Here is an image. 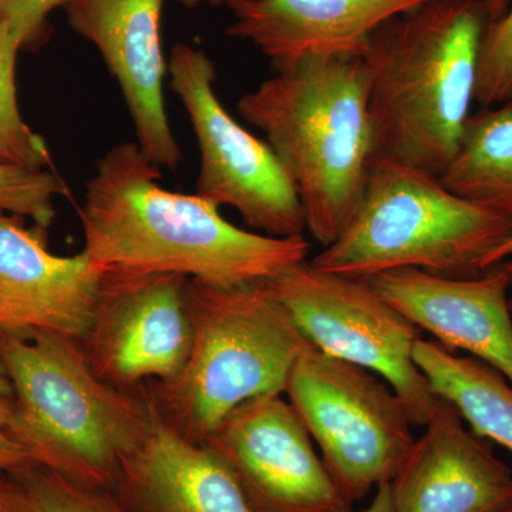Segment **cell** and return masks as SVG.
Here are the masks:
<instances>
[{
    "instance_id": "6da1fadb",
    "label": "cell",
    "mask_w": 512,
    "mask_h": 512,
    "mask_svg": "<svg viewBox=\"0 0 512 512\" xmlns=\"http://www.w3.org/2000/svg\"><path fill=\"white\" fill-rule=\"evenodd\" d=\"M137 143L111 147L79 210L84 249L103 272L177 274L218 286L269 281L303 261L311 242L239 228L200 195L164 190Z\"/></svg>"
},
{
    "instance_id": "7a4b0ae2",
    "label": "cell",
    "mask_w": 512,
    "mask_h": 512,
    "mask_svg": "<svg viewBox=\"0 0 512 512\" xmlns=\"http://www.w3.org/2000/svg\"><path fill=\"white\" fill-rule=\"evenodd\" d=\"M485 0H429L376 30L363 56L376 153L440 177L471 116Z\"/></svg>"
},
{
    "instance_id": "3957f363",
    "label": "cell",
    "mask_w": 512,
    "mask_h": 512,
    "mask_svg": "<svg viewBox=\"0 0 512 512\" xmlns=\"http://www.w3.org/2000/svg\"><path fill=\"white\" fill-rule=\"evenodd\" d=\"M239 116L265 134L291 177L306 231L323 248L355 214L376 153L360 57H312L244 94Z\"/></svg>"
},
{
    "instance_id": "277c9868",
    "label": "cell",
    "mask_w": 512,
    "mask_h": 512,
    "mask_svg": "<svg viewBox=\"0 0 512 512\" xmlns=\"http://www.w3.org/2000/svg\"><path fill=\"white\" fill-rule=\"evenodd\" d=\"M0 357L13 387L10 434L33 464L114 491L153 420L146 387L104 382L82 343L57 333L28 339L0 333Z\"/></svg>"
},
{
    "instance_id": "5b68a950",
    "label": "cell",
    "mask_w": 512,
    "mask_h": 512,
    "mask_svg": "<svg viewBox=\"0 0 512 512\" xmlns=\"http://www.w3.org/2000/svg\"><path fill=\"white\" fill-rule=\"evenodd\" d=\"M192 342L183 369L147 383L158 416L204 444L238 406L284 394L298 357L311 348L268 281L218 286L188 281Z\"/></svg>"
},
{
    "instance_id": "8992f818",
    "label": "cell",
    "mask_w": 512,
    "mask_h": 512,
    "mask_svg": "<svg viewBox=\"0 0 512 512\" xmlns=\"http://www.w3.org/2000/svg\"><path fill=\"white\" fill-rule=\"evenodd\" d=\"M512 237V220L448 190L437 175L373 154L355 214L311 259L315 268L356 279L397 269L470 278Z\"/></svg>"
},
{
    "instance_id": "52a82bcc",
    "label": "cell",
    "mask_w": 512,
    "mask_h": 512,
    "mask_svg": "<svg viewBox=\"0 0 512 512\" xmlns=\"http://www.w3.org/2000/svg\"><path fill=\"white\" fill-rule=\"evenodd\" d=\"M284 396L350 504L390 483L416 440L407 407L386 380L312 346L293 365Z\"/></svg>"
},
{
    "instance_id": "ba28073f",
    "label": "cell",
    "mask_w": 512,
    "mask_h": 512,
    "mask_svg": "<svg viewBox=\"0 0 512 512\" xmlns=\"http://www.w3.org/2000/svg\"><path fill=\"white\" fill-rule=\"evenodd\" d=\"M268 284L313 349L376 373L402 399L413 426L429 423L440 397L413 359L423 332L369 281L303 261Z\"/></svg>"
},
{
    "instance_id": "9c48e42d",
    "label": "cell",
    "mask_w": 512,
    "mask_h": 512,
    "mask_svg": "<svg viewBox=\"0 0 512 512\" xmlns=\"http://www.w3.org/2000/svg\"><path fill=\"white\" fill-rule=\"evenodd\" d=\"M168 73L200 150L197 195L239 212L252 231L269 237L305 235L301 201L266 141L249 133L222 106L217 70L207 53L185 43L171 50Z\"/></svg>"
},
{
    "instance_id": "30bf717a",
    "label": "cell",
    "mask_w": 512,
    "mask_h": 512,
    "mask_svg": "<svg viewBox=\"0 0 512 512\" xmlns=\"http://www.w3.org/2000/svg\"><path fill=\"white\" fill-rule=\"evenodd\" d=\"M255 512H352L284 394L248 400L205 440Z\"/></svg>"
},
{
    "instance_id": "8fae6325",
    "label": "cell",
    "mask_w": 512,
    "mask_h": 512,
    "mask_svg": "<svg viewBox=\"0 0 512 512\" xmlns=\"http://www.w3.org/2000/svg\"><path fill=\"white\" fill-rule=\"evenodd\" d=\"M190 278L104 272L84 355L104 382L137 390L183 369L192 342Z\"/></svg>"
},
{
    "instance_id": "7c38bea8",
    "label": "cell",
    "mask_w": 512,
    "mask_h": 512,
    "mask_svg": "<svg viewBox=\"0 0 512 512\" xmlns=\"http://www.w3.org/2000/svg\"><path fill=\"white\" fill-rule=\"evenodd\" d=\"M163 5L164 0H73L64 8L70 26L97 47L116 77L144 156L175 171L183 151L164 106Z\"/></svg>"
},
{
    "instance_id": "4fadbf2b",
    "label": "cell",
    "mask_w": 512,
    "mask_h": 512,
    "mask_svg": "<svg viewBox=\"0 0 512 512\" xmlns=\"http://www.w3.org/2000/svg\"><path fill=\"white\" fill-rule=\"evenodd\" d=\"M104 272L86 252L52 254L43 228L0 212V333L49 332L82 342L92 328Z\"/></svg>"
},
{
    "instance_id": "5bb4252c",
    "label": "cell",
    "mask_w": 512,
    "mask_h": 512,
    "mask_svg": "<svg viewBox=\"0 0 512 512\" xmlns=\"http://www.w3.org/2000/svg\"><path fill=\"white\" fill-rule=\"evenodd\" d=\"M394 309L450 352L470 353L512 384L510 275L501 266L470 278L397 269L369 279Z\"/></svg>"
},
{
    "instance_id": "9a60e30c",
    "label": "cell",
    "mask_w": 512,
    "mask_h": 512,
    "mask_svg": "<svg viewBox=\"0 0 512 512\" xmlns=\"http://www.w3.org/2000/svg\"><path fill=\"white\" fill-rule=\"evenodd\" d=\"M390 481L392 512H495L512 501V470L439 399Z\"/></svg>"
},
{
    "instance_id": "2e32d148",
    "label": "cell",
    "mask_w": 512,
    "mask_h": 512,
    "mask_svg": "<svg viewBox=\"0 0 512 512\" xmlns=\"http://www.w3.org/2000/svg\"><path fill=\"white\" fill-rule=\"evenodd\" d=\"M429 0H237L227 35L252 43L274 70L312 57H360L390 19Z\"/></svg>"
},
{
    "instance_id": "e0dca14e",
    "label": "cell",
    "mask_w": 512,
    "mask_h": 512,
    "mask_svg": "<svg viewBox=\"0 0 512 512\" xmlns=\"http://www.w3.org/2000/svg\"><path fill=\"white\" fill-rule=\"evenodd\" d=\"M113 493L130 512H255L221 458L178 433L154 407Z\"/></svg>"
},
{
    "instance_id": "ac0fdd59",
    "label": "cell",
    "mask_w": 512,
    "mask_h": 512,
    "mask_svg": "<svg viewBox=\"0 0 512 512\" xmlns=\"http://www.w3.org/2000/svg\"><path fill=\"white\" fill-rule=\"evenodd\" d=\"M413 359L441 399L456 406L470 429L512 453V384L493 366L420 339Z\"/></svg>"
},
{
    "instance_id": "d6986e66",
    "label": "cell",
    "mask_w": 512,
    "mask_h": 512,
    "mask_svg": "<svg viewBox=\"0 0 512 512\" xmlns=\"http://www.w3.org/2000/svg\"><path fill=\"white\" fill-rule=\"evenodd\" d=\"M458 197L512 220V106L471 113L454 157L440 175Z\"/></svg>"
},
{
    "instance_id": "ffe728a7",
    "label": "cell",
    "mask_w": 512,
    "mask_h": 512,
    "mask_svg": "<svg viewBox=\"0 0 512 512\" xmlns=\"http://www.w3.org/2000/svg\"><path fill=\"white\" fill-rule=\"evenodd\" d=\"M19 49L5 28L0 36V161L29 168H46L52 163V157L45 138L30 130L19 110L16 93Z\"/></svg>"
},
{
    "instance_id": "44dd1931",
    "label": "cell",
    "mask_w": 512,
    "mask_h": 512,
    "mask_svg": "<svg viewBox=\"0 0 512 512\" xmlns=\"http://www.w3.org/2000/svg\"><path fill=\"white\" fill-rule=\"evenodd\" d=\"M12 477L25 491L30 512H130L113 491L77 483L36 464Z\"/></svg>"
},
{
    "instance_id": "7402d4cb",
    "label": "cell",
    "mask_w": 512,
    "mask_h": 512,
    "mask_svg": "<svg viewBox=\"0 0 512 512\" xmlns=\"http://www.w3.org/2000/svg\"><path fill=\"white\" fill-rule=\"evenodd\" d=\"M69 194L59 175L0 161V212L30 218L46 229L56 217L55 198Z\"/></svg>"
},
{
    "instance_id": "603a6c76",
    "label": "cell",
    "mask_w": 512,
    "mask_h": 512,
    "mask_svg": "<svg viewBox=\"0 0 512 512\" xmlns=\"http://www.w3.org/2000/svg\"><path fill=\"white\" fill-rule=\"evenodd\" d=\"M512 101V2L493 23H488L481 43L474 103L481 109Z\"/></svg>"
},
{
    "instance_id": "cb8c5ba5",
    "label": "cell",
    "mask_w": 512,
    "mask_h": 512,
    "mask_svg": "<svg viewBox=\"0 0 512 512\" xmlns=\"http://www.w3.org/2000/svg\"><path fill=\"white\" fill-rule=\"evenodd\" d=\"M70 2L73 0H0V20L22 47L39 35L50 12Z\"/></svg>"
},
{
    "instance_id": "d4e9b609",
    "label": "cell",
    "mask_w": 512,
    "mask_h": 512,
    "mask_svg": "<svg viewBox=\"0 0 512 512\" xmlns=\"http://www.w3.org/2000/svg\"><path fill=\"white\" fill-rule=\"evenodd\" d=\"M12 399L0 396V476H12L32 466L28 451L10 434Z\"/></svg>"
},
{
    "instance_id": "484cf974",
    "label": "cell",
    "mask_w": 512,
    "mask_h": 512,
    "mask_svg": "<svg viewBox=\"0 0 512 512\" xmlns=\"http://www.w3.org/2000/svg\"><path fill=\"white\" fill-rule=\"evenodd\" d=\"M0 512H30L25 491L12 476H0Z\"/></svg>"
},
{
    "instance_id": "4316f807",
    "label": "cell",
    "mask_w": 512,
    "mask_h": 512,
    "mask_svg": "<svg viewBox=\"0 0 512 512\" xmlns=\"http://www.w3.org/2000/svg\"><path fill=\"white\" fill-rule=\"evenodd\" d=\"M357 512H392L390 483L379 485L375 490V497H373L372 503L367 505L366 508H363V510Z\"/></svg>"
},
{
    "instance_id": "83f0119b",
    "label": "cell",
    "mask_w": 512,
    "mask_h": 512,
    "mask_svg": "<svg viewBox=\"0 0 512 512\" xmlns=\"http://www.w3.org/2000/svg\"><path fill=\"white\" fill-rule=\"evenodd\" d=\"M512 258V237L508 238L507 241L504 242L503 245H500L495 251L491 252L490 255L487 256L484 262L485 272L490 271V269L497 268L503 264V262L508 261V259Z\"/></svg>"
},
{
    "instance_id": "f1b7e54d",
    "label": "cell",
    "mask_w": 512,
    "mask_h": 512,
    "mask_svg": "<svg viewBox=\"0 0 512 512\" xmlns=\"http://www.w3.org/2000/svg\"><path fill=\"white\" fill-rule=\"evenodd\" d=\"M485 2H487L490 23H493L504 16V13L510 8L512 0H485Z\"/></svg>"
},
{
    "instance_id": "f546056e",
    "label": "cell",
    "mask_w": 512,
    "mask_h": 512,
    "mask_svg": "<svg viewBox=\"0 0 512 512\" xmlns=\"http://www.w3.org/2000/svg\"><path fill=\"white\" fill-rule=\"evenodd\" d=\"M0 396L13 399L12 383H10L8 372H6V367L3 365L2 357H0Z\"/></svg>"
},
{
    "instance_id": "4dcf8cb0",
    "label": "cell",
    "mask_w": 512,
    "mask_h": 512,
    "mask_svg": "<svg viewBox=\"0 0 512 512\" xmlns=\"http://www.w3.org/2000/svg\"><path fill=\"white\" fill-rule=\"evenodd\" d=\"M181 5L187 6V8H197V6L202 5V3H207L210 6H231L232 3L237 2V0H177Z\"/></svg>"
},
{
    "instance_id": "1f68e13d",
    "label": "cell",
    "mask_w": 512,
    "mask_h": 512,
    "mask_svg": "<svg viewBox=\"0 0 512 512\" xmlns=\"http://www.w3.org/2000/svg\"><path fill=\"white\" fill-rule=\"evenodd\" d=\"M501 268L504 269L505 272H507L508 275H510L511 282H512V258L508 259V261L503 262V264L500 265ZM510 309L512 313V301H510Z\"/></svg>"
},
{
    "instance_id": "d6a6232c",
    "label": "cell",
    "mask_w": 512,
    "mask_h": 512,
    "mask_svg": "<svg viewBox=\"0 0 512 512\" xmlns=\"http://www.w3.org/2000/svg\"><path fill=\"white\" fill-rule=\"evenodd\" d=\"M495 512H512V501L510 504L505 505V507L500 508V510Z\"/></svg>"
},
{
    "instance_id": "836d02e7",
    "label": "cell",
    "mask_w": 512,
    "mask_h": 512,
    "mask_svg": "<svg viewBox=\"0 0 512 512\" xmlns=\"http://www.w3.org/2000/svg\"><path fill=\"white\" fill-rule=\"evenodd\" d=\"M5 23L2 22V20H0V36L3 35V32H5Z\"/></svg>"
},
{
    "instance_id": "e575fe53",
    "label": "cell",
    "mask_w": 512,
    "mask_h": 512,
    "mask_svg": "<svg viewBox=\"0 0 512 512\" xmlns=\"http://www.w3.org/2000/svg\"><path fill=\"white\" fill-rule=\"evenodd\" d=\"M510 104H511V106H512V101H511V103H510Z\"/></svg>"
}]
</instances>
